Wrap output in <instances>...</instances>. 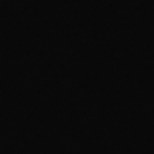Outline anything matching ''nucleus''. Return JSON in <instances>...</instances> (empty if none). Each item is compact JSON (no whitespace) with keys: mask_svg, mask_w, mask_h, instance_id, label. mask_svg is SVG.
<instances>
[]
</instances>
